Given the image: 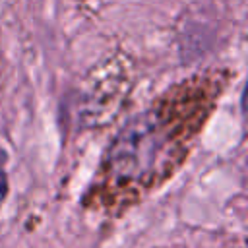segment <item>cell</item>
Wrapping results in <instances>:
<instances>
[{
	"label": "cell",
	"mask_w": 248,
	"mask_h": 248,
	"mask_svg": "<svg viewBox=\"0 0 248 248\" xmlns=\"http://www.w3.org/2000/svg\"><path fill=\"white\" fill-rule=\"evenodd\" d=\"M6 192H8V182H6V174L0 170V203L4 202L6 198Z\"/></svg>",
	"instance_id": "obj_1"
}]
</instances>
